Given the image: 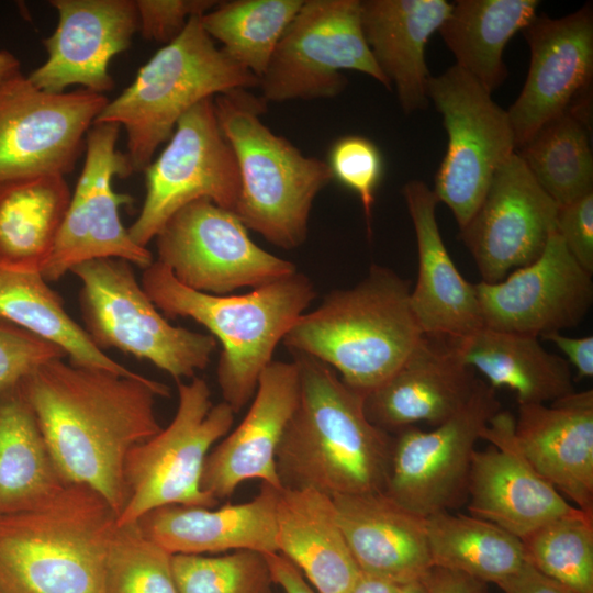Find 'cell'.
I'll use <instances>...</instances> for the list:
<instances>
[{"mask_svg":"<svg viewBox=\"0 0 593 593\" xmlns=\"http://www.w3.org/2000/svg\"><path fill=\"white\" fill-rule=\"evenodd\" d=\"M172 555L148 538L138 522L116 526L104 572L105 593H178Z\"/></svg>","mask_w":593,"mask_h":593,"instance_id":"cell-39","label":"cell"},{"mask_svg":"<svg viewBox=\"0 0 593 593\" xmlns=\"http://www.w3.org/2000/svg\"><path fill=\"white\" fill-rule=\"evenodd\" d=\"M116 519L105 499L80 483L37 508L0 514V593H105Z\"/></svg>","mask_w":593,"mask_h":593,"instance_id":"cell-5","label":"cell"},{"mask_svg":"<svg viewBox=\"0 0 593 593\" xmlns=\"http://www.w3.org/2000/svg\"><path fill=\"white\" fill-rule=\"evenodd\" d=\"M58 14L44 40L46 60L29 80L38 89L61 93L71 86L104 94L114 87L111 59L127 49L138 32L134 0H52Z\"/></svg>","mask_w":593,"mask_h":593,"instance_id":"cell-21","label":"cell"},{"mask_svg":"<svg viewBox=\"0 0 593 593\" xmlns=\"http://www.w3.org/2000/svg\"><path fill=\"white\" fill-rule=\"evenodd\" d=\"M63 359L41 365L20 388L63 480L90 486L119 516L127 454L161 429L155 405L170 389L136 372L120 376Z\"/></svg>","mask_w":593,"mask_h":593,"instance_id":"cell-1","label":"cell"},{"mask_svg":"<svg viewBox=\"0 0 593 593\" xmlns=\"http://www.w3.org/2000/svg\"><path fill=\"white\" fill-rule=\"evenodd\" d=\"M516 154L558 206L593 192L588 127L570 111L541 126Z\"/></svg>","mask_w":593,"mask_h":593,"instance_id":"cell-37","label":"cell"},{"mask_svg":"<svg viewBox=\"0 0 593 593\" xmlns=\"http://www.w3.org/2000/svg\"><path fill=\"white\" fill-rule=\"evenodd\" d=\"M484 327L541 336L579 325L593 302L592 276L555 231L541 255L496 283H474Z\"/></svg>","mask_w":593,"mask_h":593,"instance_id":"cell-18","label":"cell"},{"mask_svg":"<svg viewBox=\"0 0 593 593\" xmlns=\"http://www.w3.org/2000/svg\"><path fill=\"white\" fill-rule=\"evenodd\" d=\"M558 204L516 152L496 170L460 238L486 283L536 260L556 231Z\"/></svg>","mask_w":593,"mask_h":593,"instance_id":"cell-17","label":"cell"},{"mask_svg":"<svg viewBox=\"0 0 593 593\" xmlns=\"http://www.w3.org/2000/svg\"><path fill=\"white\" fill-rule=\"evenodd\" d=\"M143 172L144 203L127 227L138 246L146 247L178 210L193 201L208 199L234 212L239 172L217 123L213 98L200 101L180 118L167 145Z\"/></svg>","mask_w":593,"mask_h":593,"instance_id":"cell-12","label":"cell"},{"mask_svg":"<svg viewBox=\"0 0 593 593\" xmlns=\"http://www.w3.org/2000/svg\"><path fill=\"white\" fill-rule=\"evenodd\" d=\"M303 1H219L200 21L231 59L260 79Z\"/></svg>","mask_w":593,"mask_h":593,"instance_id":"cell-36","label":"cell"},{"mask_svg":"<svg viewBox=\"0 0 593 593\" xmlns=\"http://www.w3.org/2000/svg\"><path fill=\"white\" fill-rule=\"evenodd\" d=\"M514 434L535 470L593 516V391H573L550 405H518Z\"/></svg>","mask_w":593,"mask_h":593,"instance_id":"cell-24","label":"cell"},{"mask_svg":"<svg viewBox=\"0 0 593 593\" xmlns=\"http://www.w3.org/2000/svg\"><path fill=\"white\" fill-rule=\"evenodd\" d=\"M478 381L452 343L423 335L401 367L365 396L366 414L388 433L417 423L437 426L468 402Z\"/></svg>","mask_w":593,"mask_h":593,"instance_id":"cell-25","label":"cell"},{"mask_svg":"<svg viewBox=\"0 0 593 593\" xmlns=\"http://www.w3.org/2000/svg\"><path fill=\"white\" fill-rule=\"evenodd\" d=\"M502 410L495 389L479 379L468 402L430 430L398 432L385 493L413 513L449 512L467 499L475 445Z\"/></svg>","mask_w":593,"mask_h":593,"instance_id":"cell-14","label":"cell"},{"mask_svg":"<svg viewBox=\"0 0 593 593\" xmlns=\"http://www.w3.org/2000/svg\"><path fill=\"white\" fill-rule=\"evenodd\" d=\"M19 59L5 49H0V86L21 72Z\"/></svg>","mask_w":593,"mask_h":593,"instance_id":"cell-50","label":"cell"},{"mask_svg":"<svg viewBox=\"0 0 593 593\" xmlns=\"http://www.w3.org/2000/svg\"><path fill=\"white\" fill-rule=\"evenodd\" d=\"M120 130L114 123H94L87 133L83 167L52 256L41 272L47 282L91 259L120 258L142 269L154 261L121 221L120 209L133 198L114 191L112 182L114 177H128L133 169L125 153L116 149Z\"/></svg>","mask_w":593,"mask_h":593,"instance_id":"cell-16","label":"cell"},{"mask_svg":"<svg viewBox=\"0 0 593 593\" xmlns=\"http://www.w3.org/2000/svg\"><path fill=\"white\" fill-rule=\"evenodd\" d=\"M134 1L143 38L165 45L181 34L191 18L202 16L219 3L216 0Z\"/></svg>","mask_w":593,"mask_h":593,"instance_id":"cell-43","label":"cell"},{"mask_svg":"<svg viewBox=\"0 0 593 593\" xmlns=\"http://www.w3.org/2000/svg\"><path fill=\"white\" fill-rule=\"evenodd\" d=\"M427 97L443 115L448 138L433 191L462 230L496 170L515 153L514 133L506 110L457 65L429 77Z\"/></svg>","mask_w":593,"mask_h":593,"instance_id":"cell-11","label":"cell"},{"mask_svg":"<svg viewBox=\"0 0 593 593\" xmlns=\"http://www.w3.org/2000/svg\"><path fill=\"white\" fill-rule=\"evenodd\" d=\"M556 232L575 261L593 273V192L559 206Z\"/></svg>","mask_w":593,"mask_h":593,"instance_id":"cell-44","label":"cell"},{"mask_svg":"<svg viewBox=\"0 0 593 593\" xmlns=\"http://www.w3.org/2000/svg\"><path fill=\"white\" fill-rule=\"evenodd\" d=\"M361 24L370 52L404 113L427 107L425 48L449 15L445 0H363Z\"/></svg>","mask_w":593,"mask_h":593,"instance_id":"cell-28","label":"cell"},{"mask_svg":"<svg viewBox=\"0 0 593 593\" xmlns=\"http://www.w3.org/2000/svg\"><path fill=\"white\" fill-rule=\"evenodd\" d=\"M200 18H191L178 37L157 51L94 121L124 127L133 172L146 169L180 118L197 103L259 85L256 76L215 45Z\"/></svg>","mask_w":593,"mask_h":593,"instance_id":"cell-7","label":"cell"},{"mask_svg":"<svg viewBox=\"0 0 593 593\" xmlns=\"http://www.w3.org/2000/svg\"><path fill=\"white\" fill-rule=\"evenodd\" d=\"M400 585L361 573L348 593H400Z\"/></svg>","mask_w":593,"mask_h":593,"instance_id":"cell-49","label":"cell"},{"mask_svg":"<svg viewBox=\"0 0 593 593\" xmlns=\"http://www.w3.org/2000/svg\"><path fill=\"white\" fill-rule=\"evenodd\" d=\"M527 561L573 593H593V516L579 510L523 539Z\"/></svg>","mask_w":593,"mask_h":593,"instance_id":"cell-38","label":"cell"},{"mask_svg":"<svg viewBox=\"0 0 593 593\" xmlns=\"http://www.w3.org/2000/svg\"><path fill=\"white\" fill-rule=\"evenodd\" d=\"M272 581L283 593H317L305 580L301 571L281 553L265 555Z\"/></svg>","mask_w":593,"mask_h":593,"instance_id":"cell-48","label":"cell"},{"mask_svg":"<svg viewBox=\"0 0 593 593\" xmlns=\"http://www.w3.org/2000/svg\"><path fill=\"white\" fill-rule=\"evenodd\" d=\"M332 499L337 522L361 573L401 586L421 581L433 567L425 517L385 492Z\"/></svg>","mask_w":593,"mask_h":593,"instance_id":"cell-26","label":"cell"},{"mask_svg":"<svg viewBox=\"0 0 593 593\" xmlns=\"http://www.w3.org/2000/svg\"><path fill=\"white\" fill-rule=\"evenodd\" d=\"M540 338L555 344L563 353L568 363L575 368L579 378L593 377V336L570 337L561 332H553Z\"/></svg>","mask_w":593,"mask_h":593,"instance_id":"cell-45","label":"cell"},{"mask_svg":"<svg viewBox=\"0 0 593 593\" xmlns=\"http://www.w3.org/2000/svg\"><path fill=\"white\" fill-rule=\"evenodd\" d=\"M177 388L172 421L127 454L126 503L116 526L135 523L161 506L215 507L219 503L201 489V477L212 446L231 430L235 413L223 401L213 405L211 390L201 378L179 381Z\"/></svg>","mask_w":593,"mask_h":593,"instance_id":"cell-9","label":"cell"},{"mask_svg":"<svg viewBox=\"0 0 593 593\" xmlns=\"http://www.w3.org/2000/svg\"><path fill=\"white\" fill-rule=\"evenodd\" d=\"M276 525L278 552L317 593H348L353 589L361 572L331 496L312 489H280Z\"/></svg>","mask_w":593,"mask_h":593,"instance_id":"cell-29","label":"cell"},{"mask_svg":"<svg viewBox=\"0 0 593 593\" xmlns=\"http://www.w3.org/2000/svg\"><path fill=\"white\" fill-rule=\"evenodd\" d=\"M178 593H271L273 583L264 553L236 550L227 555H172Z\"/></svg>","mask_w":593,"mask_h":593,"instance_id":"cell-40","label":"cell"},{"mask_svg":"<svg viewBox=\"0 0 593 593\" xmlns=\"http://www.w3.org/2000/svg\"><path fill=\"white\" fill-rule=\"evenodd\" d=\"M299 391V369L293 360L272 361L262 371L245 417L205 459L201 477L205 493L219 501L251 479L281 489L276 455Z\"/></svg>","mask_w":593,"mask_h":593,"instance_id":"cell-22","label":"cell"},{"mask_svg":"<svg viewBox=\"0 0 593 593\" xmlns=\"http://www.w3.org/2000/svg\"><path fill=\"white\" fill-rule=\"evenodd\" d=\"M67 483L16 383L0 393V514L37 508Z\"/></svg>","mask_w":593,"mask_h":593,"instance_id":"cell-32","label":"cell"},{"mask_svg":"<svg viewBox=\"0 0 593 593\" xmlns=\"http://www.w3.org/2000/svg\"><path fill=\"white\" fill-rule=\"evenodd\" d=\"M83 329L101 350L148 360L179 382L211 361L216 339L171 325L136 280L132 264L98 258L75 266Z\"/></svg>","mask_w":593,"mask_h":593,"instance_id":"cell-8","label":"cell"},{"mask_svg":"<svg viewBox=\"0 0 593 593\" xmlns=\"http://www.w3.org/2000/svg\"><path fill=\"white\" fill-rule=\"evenodd\" d=\"M454 346L492 388L511 389L518 405L546 404L575 391L568 361L546 350L538 337L483 327Z\"/></svg>","mask_w":593,"mask_h":593,"instance_id":"cell-30","label":"cell"},{"mask_svg":"<svg viewBox=\"0 0 593 593\" xmlns=\"http://www.w3.org/2000/svg\"><path fill=\"white\" fill-rule=\"evenodd\" d=\"M515 417L501 410L481 439L490 446L475 450L468 482V511L523 539L541 525L579 511L530 465L514 434Z\"/></svg>","mask_w":593,"mask_h":593,"instance_id":"cell-20","label":"cell"},{"mask_svg":"<svg viewBox=\"0 0 593 593\" xmlns=\"http://www.w3.org/2000/svg\"><path fill=\"white\" fill-rule=\"evenodd\" d=\"M421 581L427 593H488L486 583L437 567H432Z\"/></svg>","mask_w":593,"mask_h":593,"instance_id":"cell-46","label":"cell"},{"mask_svg":"<svg viewBox=\"0 0 593 593\" xmlns=\"http://www.w3.org/2000/svg\"><path fill=\"white\" fill-rule=\"evenodd\" d=\"M400 593H427V591L422 581H414V582L401 585Z\"/></svg>","mask_w":593,"mask_h":593,"instance_id":"cell-51","label":"cell"},{"mask_svg":"<svg viewBox=\"0 0 593 593\" xmlns=\"http://www.w3.org/2000/svg\"><path fill=\"white\" fill-rule=\"evenodd\" d=\"M410 282L372 265L356 286L326 294L284 336L291 354L313 357L365 396L387 381L423 333L410 304Z\"/></svg>","mask_w":593,"mask_h":593,"instance_id":"cell-4","label":"cell"},{"mask_svg":"<svg viewBox=\"0 0 593 593\" xmlns=\"http://www.w3.org/2000/svg\"><path fill=\"white\" fill-rule=\"evenodd\" d=\"M213 103L239 172L234 213L270 244L287 250L300 247L313 202L333 180L327 163L303 155L275 134L261 120L268 103L249 89L217 94Z\"/></svg>","mask_w":593,"mask_h":593,"instance_id":"cell-6","label":"cell"},{"mask_svg":"<svg viewBox=\"0 0 593 593\" xmlns=\"http://www.w3.org/2000/svg\"><path fill=\"white\" fill-rule=\"evenodd\" d=\"M0 318L60 348L69 363L120 376L135 372L98 348L40 272L0 267Z\"/></svg>","mask_w":593,"mask_h":593,"instance_id":"cell-34","label":"cell"},{"mask_svg":"<svg viewBox=\"0 0 593 593\" xmlns=\"http://www.w3.org/2000/svg\"><path fill=\"white\" fill-rule=\"evenodd\" d=\"M425 519L433 567L496 584L528 562L522 540L491 522L450 512Z\"/></svg>","mask_w":593,"mask_h":593,"instance_id":"cell-35","label":"cell"},{"mask_svg":"<svg viewBox=\"0 0 593 593\" xmlns=\"http://www.w3.org/2000/svg\"><path fill=\"white\" fill-rule=\"evenodd\" d=\"M343 70L392 89L366 42L360 0H304L259 79L260 97L267 103L333 98L347 86Z\"/></svg>","mask_w":593,"mask_h":593,"instance_id":"cell-10","label":"cell"},{"mask_svg":"<svg viewBox=\"0 0 593 593\" xmlns=\"http://www.w3.org/2000/svg\"><path fill=\"white\" fill-rule=\"evenodd\" d=\"M292 356L300 391L276 455L281 489H312L331 497L384 492L394 437L368 418L365 395L331 367Z\"/></svg>","mask_w":593,"mask_h":593,"instance_id":"cell-2","label":"cell"},{"mask_svg":"<svg viewBox=\"0 0 593 593\" xmlns=\"http://www.w3.org/2000/svg\"><path fill=\"white\" fill-rule=\"evenodd\" d=\"M496 585L504 593H573L540 573L529 562L513 575L496 583Z\"/></svg>","mask_w":593,"mask_h":593,"instance_id":"cell-47","label":"cell"},{"mask_svg":"<svg viewBox=\"0 0 593 593\" xmlns=\"http://www.w3.org/2000/svg\"><path fill=\"white\" fill-rule=\"evenodd\" d=\"M86 89L51 93L22 72L0 86V183L71 172L108 103Z\"/></svg>","mask_w":593,"mask_h":593,"instance_id":"cell-15","label":"cell"},{"mask_svg":"<svg viewBox=\"0 0 593 593\" xmlns=\"http://www.w3.org/2000/svg\"><path fill=\"white\" fill-rule=\"evenodd\" d=\"M414 227L418 271L410 304L423 335L457 343L484 327L473 283L455 266L436 220L439 203L422 180H410L402 189Z\"/></svg>","mask_w":593,"mask_h":593,"instance_id":"cell-23","label":"cell"},{"mask_svg":"<svg viewBox=\"0 0 593 593\" xmlns=\"http://www.w3.org/2000/svg\"><path fill=\"white\" fill-rule=\"evenodd\" d=\"M326 163L333 179L359 197L370 235L374 193L383 174L379 148L367 137L346 135L332 145Z\"/></svg>","mask_w":593,"mask_h":593,"instance_id":"cell-41","label":"cell"},{"mask_svg":"<svg viewBox=\"0 0 593 593\" xmlns=\"http://www.w3.org/2000/svg\"><path fill=\"white\" fill-rule=\"evenodd\" d=\"M141 284L160 313L189 317L220 342L216 380L234 413L247 405L273 353L316 296L302 272L240 295H214L181 284L158 260L143 269Z\"/></svg>","mask_w":593,"mask_h":593,"instance_id":"cell-3","label":"cell"},{"mask_svg":"<svg viewBox=\"0 0 593 593\" xmlns=\"http://www.w3.org/2000/svg\"><path fill=\"white\" fill-rule=\"evenodd\" d=\"M537 0H459L439 33L456 65L492 93L507 76L503 52L537 15Z\"/></svg>","mask_w":593,"mask_h":593,"instance_id":"cell-33","label":"cell"},{"mask_svg":"<svg viewBox=\"0 0 593 593\" xmlns=\"http://www.w3.org/2000/svg\"><path fill=\"white\" fill-rule=\"evenodd\" d=\"M70 198L63 175L0 183V267L41 273L54 250Z\"/></svg>","mask_w":593,"mask_h":593,"instance_id":"cell-31","label":"cell"},{"mask_svg":"<svg viewBox=\"0 0 593 593\" xmlns=\"http://www.w3.org/2000/svg\"><path fill=\"white\" fill-rule=\"evenodd\" d=\"M522 32L530 64L519 96L506 110L515 148L588 93L593 76L592 7L560 19L536 15Z\"/></svg>","mask_w":593,"mask_h":593,"instance_id":"cell-19","label":"cell"},{"mask_svg":"<svg viewBox=\"0 0 593 593\" xmlns=\"http://www.w3.org/2000/svg\"><path fill=\"white\" fill-rule=\"evenodd\" d=\"M157 259L181 284L226 295L296 272L293 262L255 244L237 215L208 199L178 210L155 236Z\"/></svg>","mask_w":593,"mask_h":593,"instance_id":"cell-13","label":"cell"},{"mask_svg":"<svg viewBox=\"0 0 593 593\" xmlns=\"http://www.w3.org/2000/svg\"><path fill=\"white\" fill-rule=\"evenodd\" d=\"M279 489L261 483L250 501L221 507L167 505L137 522L144 534L171 555L253 550L278 552L276 508Z\"/></svg>","mask_w":593,"mask_h":593,"instance_id":"cell-27","label":"cell"},{"mask_svg":"<svg viewBox=\"0 0 593 593\" xmlns=\"http://www.w3.org/2000/svg\"><path fill=\"white\" fill-rule=\"evenodd\" d=\"M65 353L54 344L0 318V393Z\"/></svg>","mask_w":593,"mask_h":593,"instance_id":"cell-42","label":"cell"}]
</instances>
